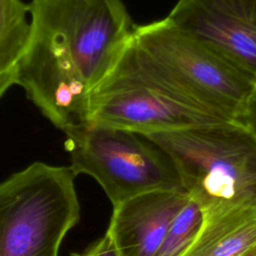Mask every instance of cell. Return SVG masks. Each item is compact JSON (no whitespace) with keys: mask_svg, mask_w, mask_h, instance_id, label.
<instances>
[{"mask_svg":"<svg viewBox=\"0 0 256 256\" xmlns=\"http://www.w3.org/2000/svg\"><path fill=\"white\" fill-rule=\"evenodd\" d=\"M256 248V209L238 208L203 218L180 256H243Z\"/></svg>","mask_w":256,"mask_h":256,"instance_id":"obj_10","label":"cell"},{"mask_svg":"<svg viewBox=\"0 0 256 256\" xmlns=\"http://www.w3.org/2000/svg\"><path fill=\"white\" fill-rule=\"evenodd\" d=\"M29 32L28 5L22 0H0V98L16 85L17 67Z\"/></svg>","mask_w":256,"mask_h":256,"instance_id":"obj_11","label":"cell"},{"mask_svg":"<svg viewBox=\"0 0 256 256\" xmlns=\"http://www.w3.org/2000/svg\"><path fill=\"white\" fill-rule=\"evenodd\" d=\"M62 132L74 173L93 177L113 206L148 191L183 188L168 155L143 135L90 123Z\"/></svg>","mask_w":256,"mask_h":256,"instance_id":"obj_4","label":"cell"},{"mask_svg":"<svg viewBox=\"0 0 256 256\" xmlns=\"http://www.w3.org/2000/svg\"><path fill=\"white\" fill-rule=\"evenodd\" d=\"M228 122L185 99L138 69L126 50L92 92L87 123L140 135Z\"/></svg>","mask_w":256,"mask_h":256,"instance_id":"obj_6","label":"cell"},{"mask_svg":"<svg viewBox=\"0 0 256 256\" xmlns=\"http://www.w3.org/2000/svg\"><path fill=\"white\" fill-rule=\"evenodd\" d=\"M143 136L168 155L203 218L256 209V138L242 125L219 122Z\"/></svg>","mask_w":256,"mask_h":256,"instance_id":"obj_2","label":"cell"},{"mask_svg":"<svg viewBox=\"0 0 256 256\" xmlns=\"http://www.w3.org/2000/svg\"><path fill=\"white\" fill-rule=\"evenodd\" d=\"M133 63L185 99L235 122L256 77L167 18L136 25L126 49Z\"/></svg>","mask_w":256,"mask_h":256,"instance_id":"obj_1","label":"cell"},{"mask_svg":"<svg viewBox=\"0 0 256 256\" xmlns=\"http://www.w3.org/2000/svg\"><path fill=\"white\" fill-rule=\"evenodd\" d=\"M166 18L256 77V0H177Z\"/></svg>","mask_w":256,"mask_h":256,"instance_id":"obj_8","label":"cell"},{"mask_svg":"<svg viewBox=\"0 0 256 256\" xmlns=\"http://www.w3.org/2000/svg\"><path fill=\"white\" fill-rule=\"evenodd\" d=\"M15 84L61 131L87 123L90 90L53 40L31 24Z\"/></svg>","mask_w":256,"mask_h":256,"instance_id":"obj_7","label":"cell"},{"mask_svg":"<svg viewBox=\"0 0 256 256\" xmlns=\"http://www.w3.org/2000/svg\"><path fill=\"white\" fill-rule=\"evenodd\" d=\"M183 188L148 191L113 206L106 233L121 256H154L188 201Z\"/></svg>","mask_w":256,"mask_h":256,"instance_id":"obj_9","label":"cell"},{"mask_svg":"<svg viewBox=\"0 0 256 256\" xmlns=\"http://www.w3.org/2000/svg\"><path fill=\"white\" fill-rule=\"evenodd\" d=\"M243 256H256V248H254L253 250H251L250 252L246 253V254L243 255Z\"/></svg>","mask_w":256,"mask_h":256,"instance_id":"obj_15","label":"cell"},{"mask_svg":"<svg viewBox=\"0 0 256 256\" xmlns=\"http://www.w3.org/2000/svg\"><path fill=\"white\" fill-rule=\"evenodd\" d=\"M235 123L242 125L256 138V85L248 96Z\"/></svg>","mask_w":256,"mask_h":256,"instance_id":"obj_14","label":"cell"},{"mask_svg":"<svg viewBox=\"0 0 256 256\" xmlns=\"http://www.w3.org/2000/svg\"><path fill=\"white\" fill-rule=\"evenodd\" d=\"M203 221L199 206L189 197L173 219L154 256H180L198 233Z\"/></svg>","mask_w":256,"mask_h":256,"instance_id":"obj_12","label":"cell"},{"mask_svg":"<svg viewBox=\"0 0 256 256\" xmlns=\"http://www.w3.org/2000/svg\"><path fill=\"white\" fill-rule=\"evenodd\" d=\"M76 176L34 162L0 183V256H58L80 219Z\"/></svg>","mask_w":256,"mask_h":256,"instance_id":"obj_3","label":"cell"},{"mask_svg":"<svg viewBox=\"0 0 256 256\" xmlns=\"http://www.w3.org/2000/svg\"><path fill=\"white\" fill-rule=\"evenodd\" d=\"M70 256H121L110 236L105 234L89 245L83 252L71 253Z\"/></svg>","mask_w":256,"mask_h":256,"instance_id":"obj_13","label":"cell"},{"mask_svg":"<svg viewBox=\"0 0 256 256\" xmlns=\"http://www.w3.org/2000/svg\"><path fill=\"white\" fill-rule=\"evenodd\" d=\"M30 24L70 59L92 92L129 46L136 24L122 0H31Z\"/></svg>","mask_w":256,"mask_h":256,"instance_id":"obj_5","label":"cell"}]
</instances>
